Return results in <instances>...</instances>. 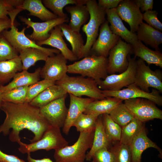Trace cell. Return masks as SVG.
I'll use <instances>...</instances> for the list:
<instances>
[{"instance_id": "obj_1", "label": "cell", "mask_w": 162, "mask_h": 162, "mask_svg": "<svg viewBox=\"0 0 162 162\" xmlns=\"http://www.w3.org/2000/svg\"><path fill=\"white\" fill-rule=\"evenodd\" d=\"M6 115L2 124L0 126V134L4 136L9 134L12 142L21 141L19 134L24 129L33 133L30 143L40 140L48 128L49 124L40 113L39 108L29 103L16 104L3 102L1 108Z\"/></svg>"}, {"instance_id": "obj_2", "label": "cell", "mask_w": 162, "mask_h": 162, "mask_svg": "<svg viewBox=\"0 0 162 162\" xmlns=\"http://www.w3.org/2000/svg\"><path fill=\"white\" fill-rule=\"evenodd\" d=\"M108 65L107 57L91 54L68 65V73L79 74L98 81L108 75Z\"/></svg>"}, {"instance_id": "obj_3", "label": "cell", "mask_w": 162, "mask_h": 162, "mask_svg": "<svg viewBox=\"0 0 162 162\" xmlns=\"http://www.w3.org/2000/svg\"><path fill=\"white\" fill-rule=\"evenodd\" d=\"M56 84L62 87L67 93L76 96H85L95 100L106 97L98 88L96 81L89 78L71 76L66 74L56 81Z\"/></svg>"}, {"instance_id": "obj_4", "label": "cell", "mask_w": 162, "mask_h": 162, "mask_svg": "<svg viewBox=\"0 0 162 162\" xmlns=\"http://www.w3.org/2000/svg\"><path fill=\"white\" fill-rule=\"evenodd\" d=\"M94 131L95 129L80 132L77 140L73 145L55 150V162H84L86 152L92 145Z\"/></svg>"}, {"instance_id": "obj_5", "label": "cell", "mask_w": 162, "mask_h": 162, "mask_svg": "<svg viewBox=\"0 0 162 162\" xmlns=\"http://www.w3.org/2000/svg\"><path fill=\"white\" fill-rule=\"evenodd\" d=\"M86 5L90 17L88 22L83 25L82 28L86 35V40L80 59L89 55L91 49L98 35L99 28L106 20L105 11L99 7L96 0H87Z\"/></svg>"}, {"instance_id": "obj_6", "label": "cell", "mask_w": 162, "mask_h": 162, "mask_svg": "<svg viewBox=\"0 0 162 162\" xmlns=\"http://www.w3.org/2000/svg\"><path fill=\"white\" fill-rule=\"evenodd\" d=\"M60 128L49 125L41 138L36 142L26 144L20 141L19 151L23 154L31 153L38 150L48 151L61 148L68 146V142L62 135Z\"/></svg>"}, {"instance_id": "obj_7", "label": "cell", "mask_w": 162, "mask_h": 162, "mask_svg": "<svg viewBox=\"0 0 162 162\" xmlns=\"http://www.w3.org/2000/svg\"><path fill=\"white\" fill-rule=\"evenodd\" d=\"M136 57L128 56L129 64L127 68L119 74L108 75L104 79L96 81L102 90L116 91L127 87L134 82L136 70Z\"/></svg>"}, {"instance_id": "obj_8", "label": "cell", "mask_w": 162, "mask_h": 162, "mask_svg": "<svg viewBox=\"0 0 162 162\" xmlns=\"http://www.w3.org/2000/svg\"><path fill=\"white\" fill-rule=\"evenodd\" d=\"M134 83L142 90L149 92L152 88L162 93V72L159 69L152 70L145 62L139 58L136 61Z\"/></svg>"}, {"instance_id": "obj_9", "label": "cell", "mask_w": 162, "mask_h": 162, "mask_svg": "<svg viewBox=\"0 0 162 162\" xmlns=\"http://www.w3.org/2000/svg\"><path fill=\"white\" fill-rule=\"evenodd\" d=\"M124 101V104L134 118L143 123L154 119H162V111L151 100L136 98Z\"/></svg>"}, {"instance_id": "obj_10", "label": "cell", "mask_w": 162, "mask_h": 162, "mask_svg": "<svg viewBox=\"0 0 162 162\" xmlns=\"http://www.w3.org/2000/svg\"><path fill=\"white\" fill-rule=\"evenodd\" d=\"M132 53V45L124 41L120 37L109 53L107 58L108 75L120 73L126 70L129 64L128 56Z\"/></svg>"}, {"instance_id": "obj_11", "label": "cell", "mask_w": 162, "mask_h": 162, "mask_svg": "<svg viewBox=\"0 0 162 162\" xmlns=\"http://www.w3.org/2000/svg\"><path fill=\"white\" fill-rule=\"evenodd\" d=\"M16 25V23L12 24L10 30H5L2 33L18 52L24 49L33 48L44 51L49 56L60 53L56 49L46 48L38 45L36 42L30 39L25 34L26 28L24 27L21 31H19Z\"/></svg>"}, {"instance_id": "obj_12", "label": "cell", "mask_w": 162, "mask_h": 162, "mask_svg": "<svg viewBox=\"0 0 162 162\" xmlns=\"http://www.w3.org/2000/svg\"><path fill=\"white\" fill-rule=\"evenodd\" d=\"M102 93L106 97H116L122 100L136 98L149 100L156 105H162V96L157 90L152 88L151 92H145L134 83L121 90L116 91L102 90Z\"/></svg>"}, {"instance_id": "obj_13", "label": "cell", "mask_w": 162, "mask_h": 162, "mask_svg": "<svg viewBox=\"0 0 162 162\" xmlns=\"http://www.w3.org/2000/svg\"><path fill=\"white\" fill-rule=\"evenodd\" d=\"M67 94L39 109L40 113L49 125L59 128L64 123L68 109L65 104Z\"/></svg>"}, {"instance_id": "obj_14", "label": "cell", "mask_w": 162, "mask_h": 162, "mask_svg": "<svg viewBox=\"0 0 162 162\" xmlns=\"http://www.w3.org/2000/svg\"><path fill=\"white\" fill-rule=\"evenodd\" d=\"M67 60L61 53L48 56L40 72L43 79L56 82L63 78L68 73Z\"/></svg>"}, {"instance_id": "obj_15", "label": "cell", "mask_w": 162, "mask_h": 162, "mask_svg": "<svg viewBox=\"0 0 162 162\" xmlns=\"http://www.w3.org/2000/svg\"><path fill=\"white\" fill-rule=\"evenodd\" d=\"M20 20L27 25L26 28L31 27L32 33L27 36L32 40L36 42L44 41L48 38L51 30L55 26L69 22V19L58 17L43 22H35L29 18L23 16H19Z\"/></svg>"}, {"instance_id": "obj_16", "label": "cell", "mask_w": 162, "mask_h": 162, "mask_svg": "<svg viewBox=\"0 0 162 162\" xmlns=\"http://www.w3.org/2000/svg\"><path fill=\"white\" fill-rule=\"evenodd\" d=\"M119 38L112 32L109 22L106 20L100 26L98 37L93 44L89 54L92 53V54L107 57L110 51Z\"/></svg>"}, {"instance_id": "obj_17", "label": "cell", "mask_w": 162, "mask_h": 162, "mask_svg": "<svg viewBox=\"0 0 162 162\" xmlns=\"http://www.w3.org/2000/svg\"><path fill=\"white\" fill-rule=\"evenodd\" d=\"M116 10L121 19L129 24L130 31L135 33L143 20V14L139 7L133 0H122Z\"/></svg>"}, {"instance_id": "obj_18", "label": "cell", "mask_w": 162, "mask_h": 162, "mask_svg": "<svg viewBox=\"0 0 162 162\" xmlns=\"http://www.w3.org/2000/svg\"><path fill=\"white\" fill-rule=\"evenodd\" d=\"M70 98L69 106L68 109L66 118L62 127L63 132L68 134L71 128L77 118L84 113L88 105L95 100L92 98H82L69 94Z\"/></svg>"}, {"instance_id": "obj_19", "label": "cell", "mask_w": 162, "mask_h": 162, "mask_svg": "<svg viewBox=\"0 0 162 162\" xmlns=\"http://www.w3.org/2000/svg\"><path fill=\"white\" fill-rule=\"evenodd\" d=\"M107 21L110 23V29L114 34L124 40L132 46L138 41L136 34L128 30L124 24L122 20L117 14L116 8L105 10Z\"/></svg>"}, {"instance_id": "obj_20", "label": "cell", "mask_w": 162, "mask_h": 162, "mask_svg": "<svg viewBox=\"0 0 162 162\" xmlns=\"http://www.w3.org/2000/svg\"><path fill=\"white\" fill-rule=\"evenodd\" d=\"M130 146L132 162H141L142 153L150 148L158 150L160 153V158H162L161 149L148 137L145 127L134 138Z\"/></svg>"}, {"instance_id": "obj_21", "label": "cell", "mask_w": 162, "mask_h": 162, "mask_svg": "<svg viewBox=\"0 0 162 162\" xmlns=\"http://www.w3.org/2000/svg\"><path fill=\"white\" fill-rule=\"evenodd\" d=\"M62 32L58 26H55L50 32L49 37L46 40L36 42L38 45H48L58 50L65 58L70 61H75L78 59L71 50L68 47L63 39Z\"/></svg>"}, {"instance_id": "obj_22", "label": "cell", "mask_w": 162, "mask_h": 162, "mask_svg": "<svg viewBox=\"0 0 162 162\" xmlns=\"http://www.w3.org/2000/svg\"><path fill=\"white\" fill-rule=\"evenodd\" d=\"M41 69V67H39L33 73H29L25 70L17 72L10 82L6 85L0 86V90L3 93L15 88L29 86L39 81Z\"/></svg>"}, {"instance_id": "obj_23", "label": "cell", "mask_w": 162, "mask_h": 162, "mask_svg": "<svg viewBox=\"0 0 162 162\" xmlns=\"http://www.w3.org/2000/svg\"><path fill=\"white\" fill-rule=\"evenodd\" d=\"M137 39L149 45L155 50H159V45L162 43L161 32L143 21L140 24L137 31Z\"/></svg>"}, {"instance_id": "obj_24", "label": "cell", "mask_w": 162, "mask_h": 162, "mask_svg": "<svg viewBox=\"0 0 162 162\" xmlns=\"http://www.w3.org/2000/svg\"><path fill=\"white\" fill-rule=\"evenodd\" d=\"M101 115L97 119L92 145L86 154V160L87 161H91L93 155L98 150L102 148L109 149L112 145L104 131Z\"/></svg>"}, {"instance_id": "obj_25", "label": "cell", "mask_w": 162, "mask_h": 162, "mask_svg": "<svg viewBox=\"0 0 162 162\" xmlns=\"http://www.w3.org/2000/svg\"><path fill=\"white\" fill-rule=\"evenodd\" d=\"M67 94L62 87L55 84L45 89L29 104L40 109Z\"/></svg>"}, {"instance_id": "obj_26", "label": "cell", "mask_w": 162, "mask_h": 162, "mask_svg": "<svg viewBox=\"0 0 162 162\" xmlns=\"http://www.w3.org/2000/svg\"><path fill=\"white\" fill-rule=\"evenodd\" d=\"M65 8L70 16L69 26L72 30L80 32L81 27L86 24L90 17L86 5L67 6Z\"/></svg>"}, {"instance_id": "obj_27", "label": "cell", "mask_w": 162, "mask_h": 162, "mask_svg": "<svg viewBox=\"0 0 162 162\" xmlns=\"http://www.w3.org/2000/svg\"><path fill=\"white\" fill-rule=\"evenodd\" d=\"M123 100L114 97H106L104 99L94 100L86 108L84 113L99 116L109 113Z\"/></svg>"}, {"instance_id": "obj_28", "label": "cell", "mask_w": 162, "mask_h": 162, "mask_svg": "<svg viewBox=\"0 0 162 162\" xmlns=\"http://www.w3.org/2000/svg\"><path fill=\"white\" fill-rule=\"evenodd\" d=\"M133 46V53L148 65L151 64L162 68V53L159 50H153L146 46L138 40Z\"/></svg>"}, {"instance_id": "obj_29", "label": "cell", "mask_w": 162, "mask_h": 162, "mask_svg": "<svg viewBox=\"0 0 162 162\" xmlns=\"http://www.w3.org/2000/svg\"><path fill=\"white\" fill-rule=\"evenodd\" d=\"M20 8L23 10L28 11V15L36 16L44 22L58 17L44 6L41 0H23Z\"/></svg>"}, {"instance_id": "obj_30", "label": "cell", "mask_w": 162, "mask_h": 162, "mask_svg": "<svg viewBox=\"0 0 162 162\" xmlns=\"http://www.w3.org/2000/svg\"><path fill=\"white\" fill-rule=\"evenodd\" d=\"M19 57L22 64V70H27L30 67L35 65L40 60L45 61L48 55L38 49L28 48L23 49L19 52Z\"/></svg>"}, {"instance_id": "obj_31", "label": "cell", "mask_w": 162, "mask_h": 162, "mask_svg": "<svg viewBox=\"0 0 162 162\" xmlns=\"http://www.w3.org/2000/svg\"><path fill=\"white\" fill-rule=\"evenodd\" d=\"M22 70V64L19 56L11 60L0 61V86L9 82L18 71Z\"/></svg>"}, {"instance_id": "obj_32", "label": "cell", "mask_w": 162, "mask_h": 162, "mask_svg": "<svg viewBox=\"0 0 162 162\" xmlns=\"http://www.w3.org/2000/svg\"><path fill=\"white\" fill-rule=\"evenodd\" d=\"M58 26L63 36L71 45L72 52L78 59H80L85 44L82 35L80 32L72 30L66 23L61 24Z\"/></svg>"}, {"instance_id": "obj_33", "label": "cell", "mask_w": 162, "mask_h": 162, "mask_svg": "<svg viewBox=\"0 0 162 162\" xmlns=\"http://www.w3.org/2000/svg\"><path fill=\"white\" fill-rule=\"evenodd\" d=\"M144 127V123L134 118L122 128L120 143L130 146L134 138Z\"/></svg>"}, {"instance_id": "obj_34", "label": "cell", "mask_w": 162, "mask_h": 162, "mask_svg": "<svg viewBox=\"0 0 162 162\" xmlns=\"http://www.w3.org/2000/svg\"><path fill=\"white\" fill-rule=\"evenodd\" d=\"M44 6L50 9L53 13L58 17L68 18L67 15L64 13L63 9L70 4L84 5L86 4L87 0H43Z\"/></svg>"}, {"instance_id": "obj_35", "label": "cell", "mask_w": 162, "mask_h": 162, "mask_svg": "<svg viewBox=\"0 0 162 162\" xmlns=\"http://www.w3.org/2000/svg\"><path fill=\"white\" fill-rule=\"evenodd\" d=\"M104 131L112 144L119 142L122 128L114 122L109 114L101 115Z\"/></svg>"}, {"instance_id": "obj_36", "label": "cell", "mask_w": 162, "mask_h": 162, "mask_svg": "<svg viewBox=\"0 0 162 162\" xmlns=\"http://www.w3.org/2000/svg\"><path fill=\"white\" fill-rule=\"evenodd\" d=\"M23 0H0V19L15 18L23 10L20 6Z\"/></svg>"}, {"instance_id": "obj_37", "label": "cell", "mask_w": 162, "mask_h": 162, "mask_svg": "<svg viewBox=\"0 0 162 162\" xmlns=\"http://www.w3.org/2000/svg\"><path fill=\"white\" fill-rule=\"evenodd\" d=\"M109 114L113 121L122 128L134 118L123 102L118 105Z\"/></svg>"}, {"instance_id": "obj_38", "label": "cell", "mask_w": 162, "mask_h": 162, "mask_svg": "<svg viewBox=\"0 0 162 162\" xmlns=\"http://www.w3.org/2000/svg\"><path fill=\"white\" fill-rule=\"evenodd\" d=\"M99 116L82 113L74 122L73 126L80 133L91 131L95 129L97 119Z\"/></svg>"}, {"instance_id": "obj_39", "label": "cell", "mask_w": 162, "mask_h": 162, "mask_svg": "<svg viewBox=\"0 0 162 162\" xmlns=\"http://www.w3.org/2000/svg\"><path fill=\"white\" fill-rule=\"evenodd\" d=\"M109 150L112 154L114 162H132L130 146L118 142L112 144Z\"/></svg>"}, {"instance_id": "obj_40", "label": "cell", "mask_w": 162, "mask_h": 162, "mask_svg": "<svg viewBox=\"0 0 162 162\" xmlns=\"http://www.w3.org/2000/svg\"><path fill=\"white\" fill-rule=\"evenodd\" d=\"M28 87V86L16 87L3 93V101L16 104L25 103Z\"/></svg>"}, {"instance_id": "obj_41", "label": "cell", "mask_w": 162, "mask_h": 162, "mask_svg": "<svg viewBox=\"0 0 162 162\" xmlns=\"http://www.w3.org/2000/svg\"><path fill=\"white\" fill-rule=\"evenodd\" d=\"M19 52L3 35L0 34V61L18 57Z\"/></svg>"}, {"instance_id": "obj_42", "label": "cell", "mask_w": 162, "mask_h": 162, "mask_svg": "<svg viewBox=\"0 0 162 162\" xmlns=\"http://www.w3.org/2000/svg\"><path fill=\"white\" fill-rule=\"evenodd\" d=\"M55 84L56 82L43 79L28 86L25 103H29L45 89Z\"/></svg>"}, {"instance_id": "obj_43", "label": "cell", "mask_w": 162, "mask_h": 162, "mask_svg": "<svg viewBox=\"0 0 162 162\" xmlns=\"http://www.w3.org/2000/svg\"><path fill=\"white\" fill-rule=\"evenodd\" d=\"M158 14L156 10H148L143 14V20L148 25L161 32L162 31V24L158 18Z\"/></svg>"}, {"instance_id": "obj_44", "label": "cell", "mask_w": 162, "mask_h": 162, "mask_svg": "<svg viewBox=\"0 0 162 162\" xmlns=\"http://www.w3.org/2000/svg\"><path fill=\"white\" fill-rule=\"evenodd\" d=\"M91 162H114L112 154L107 148H101L96 151L93 155Z\"/></svg>"}, {"instance_id": "obj_45", "label": "cell", "mask_w": 162, "mask_h": 162, "mask_svg": "<svg viewBox=\"0 0 162 162\" xmlns=\"http://www.w3.org/2000/svg\"><path fill=\"white\" fill-rule=\"evenodd\" d=\"M122 0H98V4L101 9L105 10L116 8Z\"/></svg>"}, {"instance_id": "obj_46", "label": "cell", "mask_w": 162, "mask_h": 162, "mask_svg": "<svg viewBox=\"0 0 162 162\" xmlns=\"http://www.w3.org/2000/svg\"><path fill=\"white\" fill-rule=\"evenodd\" d=\"M133 1L139 7L141 12H145L153 9L154 2L153 0H135Z\"/></svg>"}, {"instance_id": "obj_47", "label": "cell", "mask_w": 162, "mask_h": 162, "mask_svg": "<svg viewBox=\"0 0 162 162\" xmlns=\"http://www.w3.org/2000/svg\"><path fill=\"white\" fill-rule=\"evenodd\" d=\"M0 162H26L16 156L7 154L0 150Z\"/></svg>"}, {"instance_id": "obj_48", "label": "cell", "mask_w": 162, "mask_h": 162, "mask_svg": "<svg viewBox=\"0 0 162 162\" xmlns=\"http://www.w3.org/2000/svg\"><path fill=\"white\" fill-rule=\"evenodd\" d=\"M16 23L10 18L0 19V34L5 30L10 28L12 24Z\"/></svg>"}, {"instance_id": "obj_49", "label": "cell", "mask_w": 162, "mask_h": 162, "mask_svg": "<svg viewBox=\"0 0 162 162\" xmlns=\"http://www.w3.org/2000/svg\"><path fill=\"white\" fill-rule=\"evenodd\" d=\"M30 154H27L28 162H53L51 159L48 158H44L40 159H34L31 157Z\"/></svg>"}, {"instance_id": "obj_50", "label": "cell", "mask_w": 162, "mask_h": 162, "mask_svg": "<svg viewBox=\"0 0 162 162\" xmlns=\"http://www.w3.org/2000/svg\"><path fill=\"white\" fill-rule=\"evenodd\" d=\"M3 102L2 93L0 90V112L1 110V108Z\"/></svg>"}, {"instance_id": "obj_51", "label": "cell", "mask_w": 162, "mask_h": 162, "mask_svg": "<svg viewBox=\"0 0 162 162\" xmlns=\"http://www.w3.org/2000/svg\"><path fill=\"white\" fill-rule=\"evenodd\" d=\"M84 162H85V161Z\"/></svg>"}]
</instances>
